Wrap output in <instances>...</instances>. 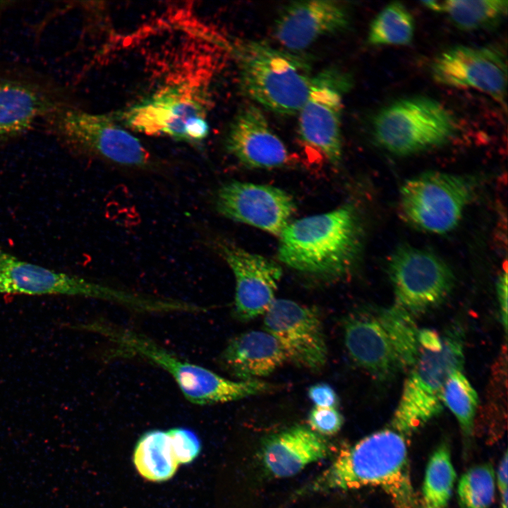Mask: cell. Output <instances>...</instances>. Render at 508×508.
Segmentation results:
<instances>
[{"label":"cell","mask_w":508,"mask_h":508,"mask_svg":"<svg viewBox=\"0 0 508 508\" xmlns=\"http://www.w3.org/2000/svg\"><path fill=\"white\" fill-rule=\"evenodd\" d=\"M378 487L395 508H416L406 437L392 429L375 432L341 449L332 463L294 497Z\"/></svg>","instance_id":"6da1fadb"},{"label":"cell","mask_w":508,"mask_h":508,"mask_svg":"<svg viewBox=\"0 0 508 508\" xmlns=\"http://www.w3.org/2000/svg\"><path fill=\"white\" fill-rule=\"evenodd\" d=\"M280 237L282 262L305 274L334 279L355 267L361 253L363 229L356 210L344 205L290 222Z\"/></svg>","instance_id":"7a4b0ae2"},{"label":"cell","mask_w":508,"mask_h":508,"mask_svg":"<svg viewBox=\"0 0 508 508\" xmlns=\"http://www.w3.org/2000/svg\"><path fill=\"white\" fill-rule=\"evenodd\" d=\"M350 358L379 381L410 369L419 351V330L413 315L398 305L366 306L347 314L342 322Z\"/></svg>","instance_id":"3957f363"},{"label":"cell","mask_w":508,"mask_h":508,"mask_svg":"<svg viewBox=\"0 0 508 508\" xmlns=\"http://www.w3.org/2000/svg\"><path fill=\"white\" fill-rule=\"evenodd\" d=\"M464 334L458 325L442 334L419 330V351L404 382L390 428L410 436L442 411L446 381L452 372L463 368Z\"/></svg>","instance_id":"277c9868"},{"label":"cell","mask_w":508,"mask_h":508,"mask_svg":"<svg viewBox=\"0 0 508 508\" xmlns=\"http://www.w3.org/2000/svg\"><path fill=\"white\" fill-rule=\"evenodd\" d=\"M233 51L244 95L274 113L298 114L313 76L304 57L257 40L240 41Z\"/></svg>","instance_id":"5b68a950"},{"label":"cell","mask_w":508,"mask_h":508,"mask_svg":"<svg viewBox=\"0 0 508 508\" xmlns=\"http://www.w3.org/2000/svg\"><path fill=\"white\" fill-rule=\"evenodd\" d=\"M83 328L99 333L123 351L150 361L169 373L190 402L213 404L237 401L270 391L263 380H231L201 365L183 361L152 341L131 330L99 322Z\"/></svg>","instance_id":"8992f818"},{"label":"cell","mask_w":508,"mask_h":508,"mask_svg":"<svg viewBox=\"0 0 508 508\" xmlns=\"http://www.w3.org/2000/svg\"><path fill=\"white\" fill-rule=\"evenodd\" d=\"M371 134L375 143L397 155H409L447 143L458 123L442 103L426 96L402 97L373 115Z\"/></svg>","instance_id":"52a82bcc"},{"label":"cell","mask_w":508,"mask_h":508,"mask_svg":"<svg viewBox=\"0 0 508 508\" xmlns=\"http://www.w3.org/2000/svg\"><path fill=\"white\" fill-rule=\"evenodd\" d=\"M207 95L200 85L182 82L165 87L118 114L128 128L199 144L209 134Z\"/></svg>","instance_id":"ba28073f"},{"label":"cell","mask_w":508,"mask_h":508,"mask_svg":"<svg viewBox=\"0 0 508 508\" xmlns=\"http://www.w3.org/2000/svg\"><path fill=\"white\" fill-rule=\"evenodd\" d=\"M47 128L69 148L128 167H147L151 157L140 140L113 117L66 105L44 119Z\"/></svg>","instance_id":"9c48e42d"},{"label":"cell","mask_w":508,"mask_h":508,"mask_svg":"<svg viewBox=\"0 0 508 508\" xmlns=\"http://www.w3.org/2000/svg\"><path fill=\"white\" fill-rule=\"evenodd\" d=\"M474 183L468 178L428 171L406 180L399 191V209L413 226L430 233L445 234L460 222L473 197Z\"/></svg>","instance_id":"30bf717a"},{"label":"cell","mask_w":508,"mask_h":508,"mask_svg":"<svg viewBox=\"0 0 508 508\" xmlns=\"http://www.w3.org/2000/svg\"><path fill=\"white\" fill-rule=\"evenodd\" d=\"M0 294L65 295L102 299L147 312L149 297L26 262L0 248Z\"/></svg>","instance_id":"8fae6325"},{"label":"cell","mask_w":508,"mask_h":508,"mask_svg":"<svg viewBox=\"0 0 508 508\" xmlns=\"http://www.w3.org/2000/svg\"><path fill=\"white\" fill-rule=\"evenodd\" d=\"M352 86L349 73L334 66L324 68L313 75L308 97L298 112L301 141L333 164L341 159L343 99Z\"/></svg>","instance_id":"7c38bea8"},{"label":"cell","mask_w":508,"mask_h":508,"mask_svg":"<svg viewBox=\"0 0 508 508\" xmlns=\"http://www.w3.org/2000/svg\"><path fill=\"white\" fill-rule=\"evenodd\" d=\"M387 271L396 304L413 315L442 303L454 285L450 267L433 253L404 244L389 257Z\"/></svg>","instance_id":"4fadbf2b"},{"label":"cell","mask_w":508,"mask_h":508,"mask_svg":"<svg viewBox=\"0 0 508 508\" xmlns=\"http://www.w3.org/2000/svg\"><path fill=\"white\" fill-rule=\"evenodd\" d=\"M430 70L438 84L474 89L506 107L507 59L495 46H452L435 57Z\"/></svg>","instance_id":"5bb4252c"},{"label":"cell","mask_w":508,"mask_h":508,"mask_svg":"<svg viewBox=\"0 0 508 508\" xmlns=\"http://www.w3.org/2000/svg\"><path fill=\"white\" fill-rule=\"evenodd\" d=\"M265 330L282 347L286 361L309 370L327 361V346L318 310L289 299H275L264 314Z\"/></svg>","instance_id":"9a60e30c"},{"label":"cell","mask_w":508,"mask_h":508,"mask_svg":"<svg viewBox=\"0 0 508 508\" xmlns=\"http://www.w3.org/2000/svg\"><path fill=\"white\" fill-rule=\"evenodd\" d=\"M222 215L280 236L290 223L296 206L284 190L271 186L231 181L216 195Z\"/></svg>","instance_id":"2e32d148"},{"label":"cell","mask_w":508,"mask_h":508,"mask_svg":"<svg viewBox=\"0 0 508 508\" xmlns=\"http://www.w3.org/2000/svg\"><path fill=\"white\" fill-rule=\"evenodd\" d=\"M351 16L344 2L330 0L292 1L283 6L274 33L285 50L297 53L322 37L349 27Z\"/></svg>","instance_id":"e0dca14e"},{"label":"cell","mask_w":508,"mask_h":508,"mask_svg":"<svg viewBox=\"0 0 508 508\" xmlns=\"http://www.w3.org/2000/svg\"><path fill=\"white\" fill-rule=\"evenodd\" d=\"M67 105L58 90L26 77L0 76V140L20 135Z\"/></svg>","instance_id":"ac0fdd59"},{"label":"cell","mask_w":508,"mask_h":508,"mask_svg":"<svg viewBox=\"0 0 508 508\" xmlns=\"http://www.w3.org/2000/svg\"><path fill=\"white\" fill-rule=\"evenodd\" d=\"M235 280L234 311L241 320L264 315L272 302L282 268L267 258L232 246L221 247Z\"/></svg>","instance_id":"d6986e66"},{"label":"cell","mask_w":508,"mask_h":508,"mask_svg":"<svg viewBox=\"0 0 508 508\" xmlns=\"http://www.w3.org/2000/svg\"><path fill=\"white\" fill-rule=\"evenodd\" d=\"M227 151L247 167L272 169L286 164L289 152L271 128L260 109L250 104L243 107L228 129Z\"/></svg>","instance_id":"ffe728a7"},{"label":"cell","mask_w":508,"mask_h":508,"mask_svg":"<svg viewBox=\"0 0 508 508\" xmlns=\"http://www.w3.org/2000/svg\"><path fill=\"white\" fill-rule=\"evenodd\" d=\"M332 452L327 440L310 428L294 425L270 435L262 442L264 468L277 478L296 475L309 464L324 459Z\"/></svg>","instance_id":"44dd1931"},{"label":"cell","mask_w":508,"mask_h":508,"mask_svg":"<svg viewBox=\"0 0 508 508\" xmlns=\"http://www.w3.org/2000/svg\"><path fill=\"white\" fill-rule=\"evenodd\" d=\"M286 361L277 339L265 330H251L236 335L220 356L224 368L242 381L260 380Z\"/></svg>","instance_id":"7402d4cb"},{"label":"cell","mask_w":508,"mask_h":508,"mask_svg":"<svg viewBox=\"0 0 508 508\" xmlns=\"http://www.w3.org/2000/svg\"><path fill=\"white\" fill-rule=\"evenodd\" d=\"M422 4L430 10L445 14L458 29L471 32L492 28L507 16L508 1H426Z\"/></svg>","instance_id":"603a6c76"},{"label":"cell","mask_w":508,"mask_h":508,"mask_svg":"<svg viewBox=\"0 0 508 508\" xmlns=\"http://www.w3.org/2000/svg\"><path fill=\"white\" fill-rule=\"evenodd\" d=\"M133 461L140 475L152 482L170 479L179 465L173 454L167 430H149L139 438Z\"/></svg>","instance_id":"cb8c5ba5"},{"label":"cell","mask_w":508,"mask_h":508,"mask_svg":"<svg viewBox=\"0 0 508 508\" xmlns=\"http://www.w3.org/2000/svg\"><path fill=\"white\" fill-rule=\"evenodd\" d=\"M415 29L413 16L405 5L391 2L372 20L367 42L372 46H406L413 41Z\"/></svg>","instance_id":"d4e9b609"},{"label":"cell","mask_w":508,"mask_h":508,"mask_svg":"<svg viewBox=\"0 0 508 508\" xmlns=\"http://www.w3.org/2000/svg\"><path fill=\"white\" fill-rule=\"evenodd\" d=\"M456 473L449 446L442 443L430 456L423 485L425 505L445 508L452 496Z\"/></svg>","instance_id":"484cf974"},{"label":"cell","mask_w":508,"mask_h":508,"mask_svg":"<svg viewBox=\"0 0 508 508\" xmlns=\"http://www.w3.org/2000/svg\"><path fill=\"white\" fill-rule=\"evenodd\" d=\"M442 403L454 414L464 435L471 436L478 397L462 370H454L447 380L442 391Z\"/></svg>","instance_id":"4316f807"},{"label":"cell","mask_w":508,"mask_h":508,"mask_svg":"<svg viewBox=\"0 0 508 508\" xmlns=\"http://www.w3.org/2000/svg\"><path fill=\"white\" fill-rule=\"evenodd\" d=\"M495 492V476L490 463L474 466L466 471L458 483L461 508H489Z\"/></svg>","instance_id":"83f0119b"},{"label":"cell","mask_w":508,"mask_h":508,"mask_svg":"<svg viewBox=\"0 0 508 508\" xmlns=\"http://www.w3.org/2000/svg\"><path fill=\"white\" fill-rule=\"evenodd\" d=\"M173 454L179 464L192 462L200 454L201 442L191 430L174 428L167 430Z\"/></svg>","instance_id":"f1b7e54d"},{"label":"cell","mask_w":508,"mask_h":508,"mask_svg":"<svg viewBox=\"0 0 508 508\" xmlns=\"http://www.w3.org/2000/svg\"><path fill=\"white\" fill-rule=\"evenodd\" d=\"M309 428L325 436L337 433L344 424V417L336 408H313L308 417Z\"/></svg>","instance_id":"f546056e"},{"label":"cell","mask_w":508,"mask_h":508,"mask_svg":"<svg viewBox=\"0 0 508 508\" xmlns=\"http://www.w3.org/2000/svg\"><path fill=\"white\" fill-rule=\"evenodd\" d=\"M308 395L315 406L336 408L339 404L337 393L331 386L325 383H318L310 386Z\"/></svg>","instance_id":"4dcf8cb0"},{"label":"cell","mask_w":508,"mask_h":508,"mask_svg":"<svg viewBox=\"0 0 508 508\" xmlns=\"http://www.w3.org/2000/svg\"><path fill=\"white\" fill-rule=\"evenodd\" d=\"M507 273L504 271L499 276L496 288L501 320L505 333L507 329Z\"/></svg>","instance_id":"1f68e13d"},{"label":"cell","mask_w":508,"mask_h":508,"mask_svg":"<svg viewBox=\"0 0 508 508\" xmlns=\"http://www.w3.org/2000/svg\"><path fill=\"white\" fill-rule=\"evenodd\" d=\"M508 456L505 451L502 456L497 471V485L500 492H502L507 488L508 482Z\"/></svg>","instance_id":"d6a6232c"},{"label":"cell","mask_w":508,"mask_h":508,"mask_svg":"<svg viewBox=\"0 0 508 508\" xmlns=\"http://www.w3.org/2000/svg\"><path fill=\"white\" fill-rule=\"evenodd\" d=\"M501 495V505L500 508L508 507V490L500 493Z\"/></svg>","instance_id":"836d02e7"},{"label":"cell","mask_w":508,"mask_h":508,"mask_svg":"<svg viewBox=\"0 0 508 508\" xmlns=\"http://www.w3.org/2000/svg\"><path fill=\"white\" fill-rule=\"evenodd\" d=\"M13 1H0V13L12 6Z\"/></svg>","instance_id":"e575fe53"},{"label":"cell","mask_w":508,"mask_h":508,"mask_svg":"<svg viewBox=\"0 0 508 508\" xmlns=\"http://www.w3.org/2000/svg\"><path fill=\"white\" fill-rule=\"evenodd\" d=\"M424 508H440V507H435L430 506V505H425Z\"/></svg>","instance_id":"d590c367"}]
</instances>
